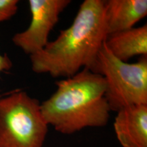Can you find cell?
Wrapping results in <instances>:
<instances>
[{
    "label": "cell",
    "instance_id": "obj_1",
    "mask_svg": "<svg viewBox=\"0 0 147 147\" xmlns=\"http://www.w3.org/2000/svg\"><path fill=\"white\" fill-rule=\"evenodd\" d=\"M104 0H84L68 28L30 56L32 69L53 78H69L94 63L107 36Z\"/></svg>",
    "mask_w": 147,
    "mask_h": 147
},
{
    "label": "cell",
    "instance_id": "obj_2",
    "mask_svg": "<svg viewBox=\"0 0 147 147\" xmlns=\"http://www.w3.org/2000/svg\"><path fill=\"white\" fill-rule=\"evenodd\" d=\"M57 89L41 103L46 122L62 134L108 124L111 112L105 97L104 77L89 68L56 82Z\"/></svg>",
    "mask_w": 147,
    "mask_h": 147
},
{
    "label": "cell",
    "instance_id": "obj_3",
    "mask_svg": "<svg viewBox=\"0 0 147 147\" xmlns=\"http://www.w3.org/2000/svg\"><path fill=\"white\" fill-rule=\"evenodd\" d=\"M104 77L105 97L111 111L134 105H147V58L129 63L117 59L103 43L89 68Z\"/></svg>",
    "mask_w": 147,
    "mask_h": 147
},
{
    "label": "cell",
    "instance_id": "obj_4",
    "mask_svg": "<svg viewBox=\"0 0 147 147\" xmlns=\"http://www.w3.org/2000/svg\"><path fill=\"white\" fill-rule=\"evenodd\" d=\"M48 131L39 100L23 91L0 98V147H42Z\"/></svg>",
    "mask_w": 147,
    "mask_h": 147
},
{
    "label": "cell",
    "instance_id": "obj_5",
    "mask_svg": "<svg viewBox=\"0 0 147 147\" xmlns=\"http://www.w3.org/2000/svg\"><path fill=\"white\" fill-rule=\"evenodd\" d=\"M70 3V0H29L30 25L26 30L14 35L12 42L29 56L42 51L49 42V34L61 13Z\"/></svg>",
    "mask_w": 147,
    "mask_h": 147
},
{
    "label": "cell",
    "instance_id": "obj_6",
    "mask_svg": "<svg viewBox=\"0 0 147 147\" xmlns=\"http://www.w3.org/2000/svg\"><path fill=\"white\" fill-rule=\"evenodd\" d=\"M114 129L123 147H147V105H134L117 112Z\"/></svg>",
    "mask_w": 147,
    "mask_h": 147
},
{
    "label": "cell",
    "instance_id": "obj_7",
    "mask_svg": "<svg viewBox=\"0 0 147 147\" xmlns=\"http://www.w3.org/2000/svg\"><path fill=\"white\" fill-rule=\"evenodd\" d=\"M146 15V0H108L104 2L107 35L134 27Z\"/></svg>",
    "mask_w": 147,
    "mask_h": 147
},
{
    "label": "cell",
    "instance_id": "obj_8",
    "mask_svg": "<svg viewBox=\"0 0 147 147\" xmlns=\"http://www.w3.org/2000/svg\"><path fill=\"white\" fill-rule=\"evenodd\" d=\"M104 43L114 56L124 62L135 56H147V25L108 34Z\"/></svg>",
    "mask_w": 147,
    "mask_h": 147
},
{
    "label": "cell",
    "instance_id": "obj_9",
    "mask_svg": "<svg viewBox=\"0 0 147 147\" xmlns=\"http://www.w3.org/2000/svg\"><path fill=\"white\" fill-rule=\"evenodd\" d=\"M18 0H0V23L12 18L18 10Z\"/></svg>",
    "mask_w": 147,
    "mask_h": 147
},
{
    "label": "cell",
    "instance_id": "obj_10",
    "mask_svg": "<svg viewBox=\"0 0 147 147\" xmlns=\"http://www.w3.org/2000/svg\"><path fill=\"white\" fill-rule=\"evenodd\" d=\"M12 63L10 58L6 55H1L0 53V72L6 71L12 67Z\"/></svg>",
    "mask_w": 147,
    "mask_h": 147
}]
</instances>
